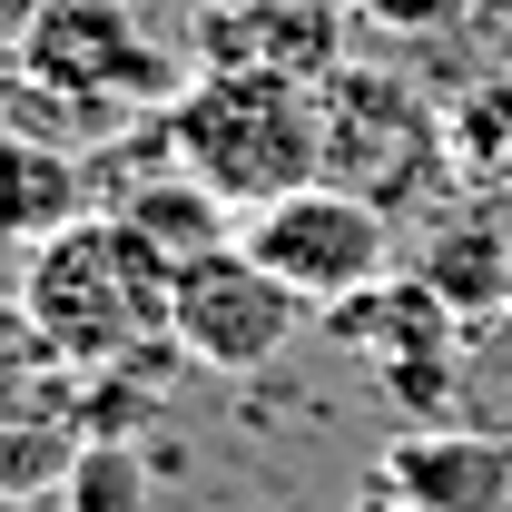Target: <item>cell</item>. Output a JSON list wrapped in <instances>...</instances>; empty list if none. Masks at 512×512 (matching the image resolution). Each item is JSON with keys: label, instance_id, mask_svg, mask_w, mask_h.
I'll list each match as a JSON object with an SVG mask.
<instances>
[{"label": "cell", "instance_id": "6da1fadb", "mask_svg": "<svg viewBox=\"0 0 512 512\" xmlns=\"http://www.w3.org/2000/svg\"><path fill=\"white\" fill-rule=\"evenodd\" d=\"M168 276L178 266L148 247L128 217L89 207V217H69L60 237H40L20 256L10 306H20V325L50 355H69L79 375H109V365H138V355L178 345L168 335Z\"/></svg>", "mask_w": 512, "mask_h": 512}, {"label": "cell", "instance_id": "7a4b0ae2", "mask_svg": "<svg viewBox=\"0 0 512 512\" xmlns=\"http://www.w3.org/2000/svg\"><path fill=\"white\" fill-rule=\"evenodd\" d=\"M168 158L207 178L247 227L256 207L316 188L325 178V99L316 79H276V69H188L178 99L158 109Z\"/></svg>", "mask_w": 512, "mask_h": 512}, {"label": "cell", "instance_id": "3957f363", "mask_svg": "<svg viewBox=\"0 0 512 512\" xmlns=\"http://www.w3.org/2000/svg\"><path fill=\"white\" fill-rule=\"evenodd\" d=\"M168 99H178V60L128 20V0H40L10 60V119L60 148L119 119H158Z\"/></svg>", "mask_w": 512, "mask_h": 512}, {"label": "cell", "instance_id": "277c9868", "mask_svg": "<svg viewBox=\"0 0 512 512\" xmlns=\"http://www.w3.org/2000/svg\"><path fill=\"white\" fill-rule=\"evenodd\" d=\"M325 99V178L375 207H424L434 178L453 168V128L444 109L404 79V69H375V60H345L335 79L316 89Z\"/></svg>", "mask_w": 512, "mask_h": 512}, {"label": "cell", "instance_id": "5b68a950", "mask_svg": "<svg viewBox=\"0 0 512 512\" xmlns=\"http://www.w3.org/2000/svg\"><path fill=\"white\" fill-rule=\"evenodd\" d=\"M237 237H247V256L266 266V276H286L316 316L394 276V207H375V197H355V188H335V178H316V188H296V197H276V207H256Z\"/></svg>", "mask_w": 512, "mask_h": 512}, {"label": "cell", "instance_id": "8992f818", "mask_svg": "<svg viewBox=\"0 0 512 512\" xmlns=\"http://www.w3.org/2000/svg\"><path fill=\"white\" fill-rule=\"evenodd\" d=\"M306 316H316V306H306L286 276H266L247 256V237L188 256V266L168 276V335H178V355L207 365V375H266V365L296 345Z\"/></svg>", "mask_w": 512, "mask_h": 512}, {"label": "cell", "instance_id": "52a82bcc", "mask_svg": "<svg viewBox=\"0 0 512 512\" xmlns=\"http://www.w3.org/2000/svg\"><path fill=\"white\" fill-rule=\"evenodd\" d=\"M355 0H197L188 50L197 69H276V79H335L355 60V30H345Z\"/></svg>", "mask_w": 512, "mask_h": 512}, {"label": "cell", "instance_id": "ba28073f", "mask_svg": "<svg viewBox=\"0 0 512 512\" xmlns=\"http://www.w3.org/2000/svg\"><path fill=\"white\" fill-rule=\"evenodd\" d=\"M384 493L414 512H512V444L463 424H404L384 444Z\"/></svg>", "mask_w": 512, "mask_h": 512}, {"label": "cell", "instance_id": "9c48e42d", "mask_svg": "<svg viewBox=\"0 0 512 512\" xmlns=\"http://www.w3.org/2000/svg\"><path fill=\"white\" fill-rule=\"evenodd\" d=\"M99 207V178H89V148H60V138H40V128L0 119V247H40V237H60L69 217H89Z\"/></svg>", "mask_w": 512, "mask_h": 512}, {"label": "cell", "instance_id": "30bf717a", "mask_svg": "<svg viewBox=\"0 0 512 512\" xmlns=\"http://www.w3.org/2000/svg\"><path fill=\"white\" fill-rule=\"evenodd\" d=\"M50 503L60 512H148V463H138V444L128 434H89V444L69 453Z\"/></svg>", "mask_w": 512, "mask_h": 512}, {"label": "cell", "instance_id": "8fae6325", "mask_svg": "<svg viewBox=\"0 0 512 512\" xmlns=\"http://www.w3.org/2000/svg\"><path fill=\"white\" fill-rule=\"evenodd\" d=\"M424 286L444 296L453 316H493V306H512V266H503V247H493L483 227H453L444 247H434V266H424Z\"/></svg>", "mask_w": 512, "mask_h": 512}, {"label": "cell", "instance_id": "7c38bea8", "mask_svg": "<svg viewBox=\"0 0 512 512\" xmlns=\"http://www.w3.org/2000/svg\"><path fill=\"white\" fill-rule=\"evenodd\" d=\"M444 128H453V158H463L473 178H512V79L463 89L444 109Z\"/></svg>", "mask_w": 512, "mask_h": 512}, {"label": "cell", "instance_id": "4fadbf2b", "mask_svg": "<svg viewBox=\"0 0 512 512\" xmlns=\"http://www.w3.org/2000/svg\"><path fill=\"white\" fill-rule=\"evenodd\" d=\"M355 10H365V20H394V30H444L463 0H355Z\"/></svg>", "mask_w": 512, "mask_h": 512}, {"label": "cell", "instance_id": "5bb4252c", "mask_svg": "<svg viewBox=\"0 0 512 512\" xmlns=\"http://www.w3.org/2000/svg\"><path fill=\"white\" fill-rule=\"evenodd\" d=\"M30 20H40V0H0V69L20 60V40H30Z\"/></svg>", "mask_w": 512, "mask_h": 512}, {"label": "cell", "instance_id": "9a60e30c", "mask_svg": "<svg viewBox=\"0 0 512 512\" xmlns=\"http://www.w3.org/2000/svg\"><path fill=\"white\" fill-rule=\"evenodd\" d=\"M20 335H30V325H20V306H10V296H0V355H10Z\"/></svg>", "mask_w": 512, "mask_h": 512}, {"label": "cell", "instance_id": "2e32d148", "mask_svg": "<svg viewBox=\"0 0 512 512\" xmlns=\"http://www.w3.org/2000/svg\"><path fill=\"white\" fill-rule=\"evenodd\" d=\"M345 512H414V503H394V493H384V483H375L365 503H345Z\"/></svg>", "mask_w": 512, "mask_h": 512}, {"label": "cell", "instance_id": "e0dca14e", "mask_svg": "<svg viewBox=\"0 0 512 512\" xmlns=\"http://www.w3.org/2000/svg\"><path fill=\"white\" fill-rule=\"evenodd\" d=\"M0 119H10V69H0Z\"/></svg>", "mask_w": 512, "mask_h": 512}]
</instances>
